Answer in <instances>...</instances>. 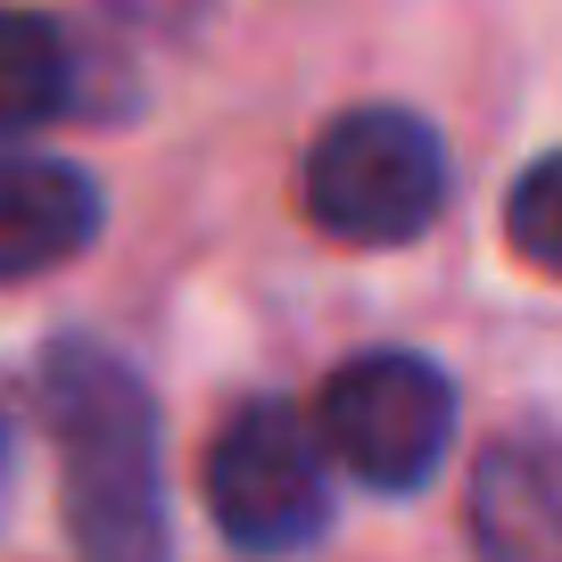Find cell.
Masks as SVG:
<instances>
[{
	"label": "cell",
	"mask_w": 562,
	"mask_h": 562,
	"mask_svg": "<svg viewBox=\"0 0 562 562\" xmlns=\"http://www.w3.org/2000/svg\"><path fill=\"white\" fill-rule=\"evenodd\" d=\"M58 430V488H67V538L83 554L133 562L166 546V480H158V405L91 339H58L34 381Z\"/></svg>",
	"instance_id": "cell-1"
},
{
	"label": "cell",
	"mask_w": 562,
	"mask_h": 562,
	"mask_svg": "<svg viewBox=\"0 0 562 562\" xmlns=\"http://www.w3.org/2000/svg\"><path fill=\"white\" fill-rule=\"evenodd\" d=\"M299 207L348 248H405L447 207V140L414 108H348L306 149Z\"/></svg>",
	"instance_id": "cell-2"
},
{
	"label": "cell",
	"mask_w": 562,
	"mask_h": 562,
	"mask_svg": "<svg viewBox=\"0 0 562 562\" xmlns=\"http://www.w3.org/2000/svg\"><path fill=\"white\" fill-rule=\"evenodd\" d=\"M315 439L348 463L364 488L381 496H414L439 472L447 439H456V389L439 364H422L405 348L356 356L323 381L315 397Z\"/></svg>",
	"instance_id": "cell-3"
},
{
	"label": "cell",
	"mask_w": 562,
	"mask_h": 562,
	"mask_svg": "<svg viewBox=\"0 0 562 562\" xmlns=\"http://www.w3.org/2000/svg\"><path fill=\"white\" fill-rule=\"evenodd\" d=\"M207 513L248 554H299V546H315L323 521H331L323 439L273 397L240 405L207 447Z\"/></svg>",
	"instance_id": "cell-4"
},
{
	"label": "cell",
	"mask_w": 562,
	"mask_h": 562,
	"mask_svg": "<svg viewBox=\"0 0 562 562\" xmlns=\"http://www.w3.org/2000/svg\"><path fill=\"white\" fill-rule=\"evenodd\" d=\"M91 232H100V191L83 166L0 158V281H34L83 257Z\"/></svg>",
	"instance_id": "cell-5"
},
{
	"label": "cell",
	"mask_w": 562,
	"mask_h": 562,
	"mask_svg": "<svg viewBox=\"0 0 562 562\" xmlns=\"http://www.w3.org/2000/svg\"><path fill=\"white\" fill-rule=\"evenodd\" d=\"M67 108V34L34 9H0V140Z\"/></svg>",
	"instance_id": "cell-6"
},
{
	"label": "cell",
	"mask_w": 562,
	"mask_h": 562,
	"mask_svg": "<svg viewBox=\"0 0 562 562\" xmlns=\"http://www.w3.org/2000/svg\"><path fill=\"white\" fill-rule=\"evenodd\" d=\"M505 240H513L521 265H538L546 281H562V149H546L505 191Z\"/></svg>",
	"instance_id": "cell-7"
}]
</instances>
